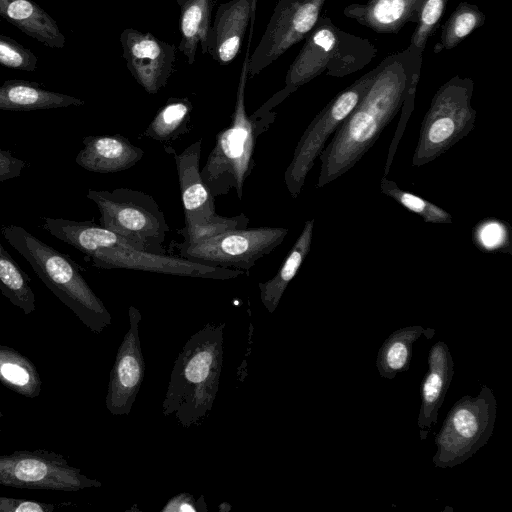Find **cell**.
Listing matches in <instances>:
<instances>
[{
	"mask_svg": "<svg viewBox=\"0 0 512 512\" xmlns=\"http://www.w3.org/2000/svg\"><path fill=\"white\" fill-rule=\"evenodd\" d=\"M424 50L409 45L379 63L368 91L334 132L319 155L317 188L348 172L375 144L394 119L413 87H417Z\"/></svg>",
	"mask_w": 512,
	"mask_h": 512,
	"instance_id": "obj_1",
	"label": "cell"
},
{
	"mask_svg": "<svg viewBox=\"0 0 512 512\" xmlns=\"http://www.w3.org/2000/svg\"><path fill=\"white\" fill-rule=\"evenodd\" d=\"M224 327L205 324L174 361L162 413L184 428L201 425L212 411L223 366Z\"/></svg>",
	"mask_w": 512,
	"mask_h": 512,
	"instance_id": "obj_2",
	"label": "cell"
},
{
	"mask_svg": "<svg viewBox=\"0 0 512 512\" xmlns=\"http://www.w3.org/2000/svg\"><path fill=\"white\" fill-rule=\"evenodd\" d=\"M254 21L255 15L252 14L231 124L217 134L215 145L200 171L205 185L214 198L226 195L234 189L237 197L242 199L244 183L255 166L256 140L274 122L276 112L272 109L283 101L276 93L252 115L246 113L245 87Z\"/></svg>",
	"mask_w": 512,
	"mask_h": 512,
	"instance_id": "obj_3",
	"label": "cell"
},
{
	"mask_svg": "<svg viewBox=\"0 0 512 512\" xmlns=\"http://www.w3.org/2000/svg\"><path fill=\"white\" fill-rule=\"evenodd\" d=\"M6 241L31 265L38 278L92 332L101 333L112 323L102 300L81 274V267L20 226L0 228Z\"/></svg>",
	"mask_w": 512,
	"mask_h": 512,
	"instance_id": "obj_4",
	"label": "cell"
},
{
	"mask_svg": "<svg viewBox=\"0 0 512 512\" xmlns=\"http://www.w3.org/2000/svg\"><path fill=\"white\" fill-rule=\"evenodd\" d=\"M304 40L286 73L282 90L287 96L321 74L342 78L358 72L378 52L369 39L343 31L326 15H320Z\"/></svg>",
	"mask_w": 512,
	"mask_h": 512,
	"instance_id": "obj_5",
	"label": "cell"
},
{
	"mask_svg": "<svg viewBox=\"0 0 512 512\" xmlns=\"http://www.w3.org/2000/svg\"><path fill=\"white\" fill-rule=\"evenodd\" d=\"M474 81L456 75L434 94L421 123L412 165L419 167L448 151L474 128Z\"/></svg>",
	"mask_w": 512,
	"mask_h": 512,
	"instance_id": "obj_6",
	"label": "cell"
},
{
	"mask_svg": "<svg viewBox=\"0 0 512 512\" xmlns=\"http://www.w3.org/2000/svg\"><path fill=\"white\" fill-rule=\"evenodd\" d=\"M87 198L100 212V225L122 236L133 248L164 254L170 227L152 196L131 188L89 189Z\"/></svg>",
	"mask_w": 512,
	"mask_h": 512,
	"instance_id": "obj_7",
	"label": "cell"
},
{
	"mask_svg": "<svg viewBox=\"0 0 512 512\" xmlns=\"http://www.w3.org/2000/svg\"><path fill=\"white\" fill-rule=\"evenodd\" d=\"M496 413V398L486 385L481 386L477 396L460 398L435 436L434 466L453 468L471 458L493 434Z\"/></svg>",
	"mask_w": 512,
	"mask_h": 512,
	"instance_id": "obj_8",
	"label": "cell"
},
{
	"mask_svg": "<svg viewBox=\"0 0 512 512\" xmlns=\"http://www.w3.org/2000/svg\"><path fill=\"white\" fill-rule=\"evenodd\" d=\"M201 139L185 148L180 154L172 148L176 163L181 200L184 208L185 226L180 229L183 242L190 243L226 230L246 228L249 218L243 213L234 217L219 216L215 212L214 197L205 185L200 166Z\"/></svg>",
	"mask_w": 512,
	"mask_h": 512,
	"instance_id": "obj_9",
	"label": "cell"
},
{
	"mask_svg": "<svg viewBox=\"0 0 512 512\" xmlns=\"http://www.w3.org/2000/svg\"><path fill=\"white\" fill-rule=\"evenodd\" d=\"M378 70L377 65L339 92L315 116L300 137L284 173L286 188L293 198H297L302 191L306 177L324 149L326 141L360 102Z\"/></svg>",
	"mask_w": 512,
	"mask_h": 512,
	"instance_id": "obj_10",
	"label": "cell"
},
{
	"mask_svg": "<svg viewBox=\"0 0 512 512\" xmlns=\"http://www.w3.org/2000/svg\"><path fill=\"white\" fill-rule=\"evenodd\" d=\"M287 228H237L195 242H174L180 257L202 264L248 271L265 255L278 247Z\"/></svg>",
	"mask_w": 512,
	"mask_h": 512,
	"instance_id": "obj_11",
	"label": "cell"
},
{
	"mask_svg": "<svg viewBox=\"0 0 512 512\" xmlns=\"http://www.w3.org/2000/svg\"><path fill=\"white\" fill-rule=\"evenodd\" d=\"M0 486L76 492L102 483L70 465L64 455L35 449L0 455Z\"/></svg>",
	"mask_w": 512,
	"mask_h": 512,
	"instance_id": "obj_12",
	"label": "cell"
},
{
	"mask_svg": "<svg viewBox=\"0 0 512 512\" xmlns=\"http://www.w3.org/2000/svg\"><path fill=\"white\" fill-rule=\"evenodd\" d=\"M327 0H278L264 34L249 58L254 77L297 44L316 25Z\"/></svg>",
	"mask_w": 512,
	"mask_h": 512,
	"instance_id": "obj_13",
	"label": "cell"
},
{
	"mask_svg": "<svg viewBox=\"0 0 512 512\" xmlns=\"http://www.w3.org/2000/svg\"><path fill=\"white\" fill-rule=\"evenodd\" d=\"M93 265L101 269H129L213 280L237 278L244 271L195 262L180 256L165 255L118 245L91 255Z\"/></svg>",
	"mask_w": 512,
	"mask_h": 512,
	"instance_id": "obj_14",
	"label": "cell"
},
{
	"mask_svg": "<svg viewBox=\"0 0 512 512\" xmlns=\"http://www.w3.org/2000/svg\"><path fill=\"white\" fill-rule=\"evenodd\" d=\"M128 316L129 328L118 347L105 397L106 408L113 416L130 414L145 375L139 335L141 312L130 306Z\"/></svg>",
	"mask_w": 512,
	"mask_h": 512,
	"instance_id": "obj_15",
	"label": "cell"
},
{
	"mask_svg": "<svg viewBox=\"0 0 512 512\" xmlns=\"http://www.w3.org/2000/svg\"><path fill=\"white\" fill-rule=\"evenodd\" d=\"M120 43L129 72L147 93L156 94L166 86L174 71L175 45L134 28L121 32Z\"/></svg>",
	"mask_w": 512,
	"mask_h": 512,
	"instance_id": "obj_16",
	"label": "cell"
},
{
	"mask_svg": "<svg viewBox=\"0 0 512 512\" xmlns=\"http://www.w3.org/2000/svg\"><path fill=\"white\" fill-rule=\"evenodd\" d=\"M257 0H230L217 8L208 38L207 54L225 65L239 53Z\"/></svg>",
	"mask_w": 512,
	"mask_h": 512,
	"instance_id": "obj_17",
	"label": "cell"
},
{
	"mask_svg": "<svg viewBox=\"0 0 512 512\" xmlns=\"http://www.w3.org/2000/svg\"><path fill=\"white\" fill-rule=\"evenodd\" d=\"M427 360L428 370L420 386L421 405L417 420L421 440L427 439L432 426L437 423L439 409L454 374V362L445 342L435 343Z\"/></svg>",
	"mask_w": 512,
	"mask_h": 512,
	"instance_id": "obj_18",
	"label": "cell"
},
{
	"mask_svg": "<svg viewBox=\"0 0 512 512\" xmlns=\"http://www.w3.org/2000/svg\"><path fill=\"white\" fill-rule=\"evenodd\" d=\"M84 147L76 163L90 172L114 173L127 170L140 161L144 151L120 135H98L83 138Z\"/></svg>",
	"mask_w": 512,
	"mask_h": 512,
	"instance_id": "obj_19",
	"label": "cell"
},
{
	"mask_svg": "<svg viewBox=\"0 0 512 512\" xmlns=\"http://www.w3.org/2000/svg\"><path fill=\"white\" fill-rule=\"evenodd\" d=\"M425 0H368L347 5L343 14L376 33L396 34L417 23Z\"/></svg>",
	"mask_w": 512,
	"mask_h": 512,
	"instance_id": "obj_20",
	"label": "cell"
},
{
	"mask_svg": "<svg viewBox=\"0 0 512 512\" xmlns=\"http://www.w3.org/2000/svg\"><path fill=\"white\" fill-rule=\"evenodd\" d=\"M0 16L50 48L61 49L65 45V36L56 21L33 0H0Z\"/></svg>",
	"mask_w": 512,
	"mask_h": 512,
	"instance_id": "obj_21",
	"label": "cell"
},
{
	"mask_svg": "<svg viewBox=\"0 0 512 512\" xmlns=\"http://www.w3.org/2000/svg\"><path fill=\"white\" fill-rule=\"evenodd\" d=\"M81 105L83 100L45 90L33 81L12 79L0 86V110L32 111Z\"/></svg>",
	"mask_w": 512,
	"mask_h": 512,
	"instance_id": "obj_22",
	"label": "cell"
},
{
	"mask_svg": "<svg viewBox=\"0 0 512 512\" xmlns=\"http://www.w3.org/2000/svg\"><path fill=\"white\" fill-rule=\"evenodd\" d=\"M179 10L180 43L178 49L189 65L196 60L198 44L202 54H207L211 29L213 0H176Z\"/></svg>",
	"mask_w": 512,
	"mask_h": 512,
	"instance_id": "obj_23",
	"label": "cell"
},
{
	"mask_svg": "<svg viewBox=\"0 0 512 512\" xmlns=\"http://www.w3.org/2000/svg\"><path fill=\"white\" fill-rule=\"evenodd\" d=\"M314 219L307 220L276 275L258 284L260 300L269 313H273L286 290L308 255L314 228Z\"/></svg>",
	"mask_w": 512,
	"mask_h": 512,
	"instance_id": "obj_24",
	"label": "cell"
},
{
	"mask_svg": "<svg viewBox=\"0 0 512 512\" xmlns=\"http://www.w3.org/2000/svg\"><path fill=\"white\" fill-rule=\"evenodd\" d=\"M432 328L413 325L397 329L383 342L378 350L376 367L382 378L394 379L399 373L410 368L413 344L421 336L431 339Z\"/></svg>",
	"mask_w": 512,
	"mask_h": 512,
	"instance_id": "obj_25",
	"label": "cell"
},
{
	"mask_svg": "<svg viewBox=\"0 0 512 512\" xmlns=\"http://www.w3.org/2000/svg\"><path fill=\"white\" fill-rule=\"evenodd\" d=\"M0 384L26 398H36L42 380L34 363L19 351L0 345Z\"/></svg>",
	"mask_w": 512,
	"mask_h": 512,
	"instance_id": "obj_26",
	"label": "cell"
},
{
	"mask_svg": "<svg viewBox=\"0 0 512 512\" xmlns=\"http://www.w3.org/2000/svg\"><path fill=\"white\" fill-rule=\"evenodd\" d=\"M193 105L188 98L171 97L158 110L144 135L158 142H170L187 133Z\"/></svg>",
	"mask_w": 512,
	"mask_h": 512,
	"instance_id": "obj_27",
	"label": "cell"
},
{
	"mask_svg": "<svg viewBox=\"0 0 512 512\" xmlns=\"http://www.w3.org/2000/svg\"><path fill=\"white\" fill-rule=\"evenodd\" d=\"M0 292L25 315L35 311V295L30 278L0 242Z\"/></svg>",
	"mask_w": 512,
	"mask_h": 512,
	"instance_id": "obj_28",
	"label": "cell"
},
{
	"mask_svg": "<svg viewBox=\"0 0 512 512\" xmlns=\"http://www.w3.org/2000/svg\"><path fill=\"white\" fill-rule=\"evenodd\" d=\"M485 14L477 5L462 1L450 14L441 28L439 41L433 52L451 50L458 46L469 34L480 28L485 22Z\"/></svg>",
	"mask_w": 512,
	"mask_h": 512,
	"instance_id": "obj_29",
	"label": "cell"
},
{
	"mask_svg": "<svg viewBox=\"0 0 512 512\" xmlns=\"http://www.w3.org/2000/svg\"><path fill=\"white\" fill-rule=\"evenodd\" d=\"M383 194L391 197L397 203L411 212L419 215L427 223H452L451 214L443 208L426 199L400 188L394 181L383 176L380 181Z\"/></svg>",
	"mask_w": 512,
	"mask_h": 512,
	"instance_id": "obj_30",
	"label": "cell"
},
{
	"mask_svg": "<svg viewBox=\"0 0 512 512\" xmlns=\"http://www.w3.org/2000/svg\"><path fill=\"white\" fill-rule=\"evenodd\" d=\"M473 241L477 248L484 252L510 253V226L499 219H484L474 227Z\"/></svg>",
	"mask_w": 512,
	"mask_h": 512,
	"instance_id": "obj_31",
	"label": "cell"
},
{
	"mask_svg": "<svg viewBox=\"0 0 512 512\" xmlns=\"http://www.w3.org/2000/svg\"><path fill=\"white\" fill-rule=\"evenodd\" d=\"M447 2L448 0H425L409 45L425 49L429 37L439 26Z\"/></svg>",
	"mask_w": 512,
	"mask_h": 512,
	"instance_id": "obj_32",
	"label": "cell"
},
{
	"mask_svg": "<svg viewBox=\"0 0 512 512\" xmlns=\"http://www.w3.org/2000/svg\"><path fill=\"white\" fill-rule=\"evenodd\" d=\"M0 65L33 72L36 69L37 57L14 39L0 34Z\"/></svg>",
	"mask_w": 512,
	"mask_h": 512,
	"instance_id": "obj_33",
	"label": "cell"
},
{
	"mask_svg": "<svg viewBox=\"0 0 512 512\" xmlns=\"http://www.w3.org/2000/svg\"><path fill=\"white\" fill-rule=\"evenodd\" d=\"M57 506L33 500L0 495V512H54Z\"/></svg>",
	"mask_w": 512,
	"mask_h": 512,
	"instance_id": "obj_34",
	"label": "cell"
},
{
	"mask_svg": "<svg viewBox=\"0 0 512 512\" xmlns=\"http://www.w3.org/2000/svg\"><path fill=\"white\" fill-rule=\"evenodd\" d=\"M162 512H202L207 511L204 497L200 496L197 500L193 495L180 493L172 497L161 509Z\"/></svg>",
	"mask_w": 512,
	"mask_h": 512,
	"instance_id": "obj_35",
	"label": "cell"
},
{
	"mask_svg": "<svg viewBox=\"0 0 512 512\" xmlns=\"http://www.w3.org/2000/svg\"><path fill=\"white\" fill-rule=\"evenodd\" d=\"M26 162L15 157L10 151L0 149V182L18 177Z\"/></svg>",
	"mask_w": 512,
	"mask_h": 512,
	"instance_id": "obj_36",
	"label": "cell"
},
{
	"mask_svg": "<svg viewBox=\"0 0 512 512\" xmlns=\"http://www.w3.org/2000/svg\"><path fill=\"white\" fill-rule=\"evenodd\" d=\"M3 417V413L1 411V408H0V419ZM2 431L1 427H0V432Z\"/></svg>",
	"mask_w": 512,
	"mask_h": 512,
	"instance_id": "obj_37",
	"label": "cell"
}]
</instances>
